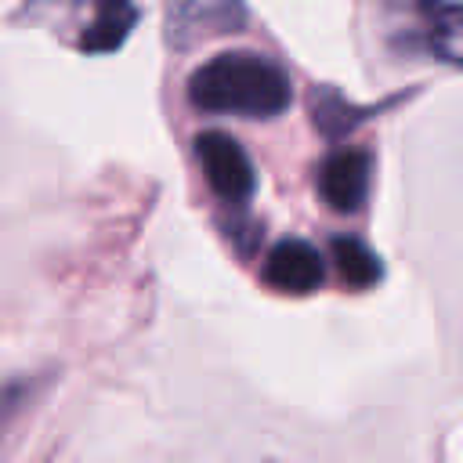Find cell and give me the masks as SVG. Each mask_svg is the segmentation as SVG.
<instances>
[{
    "instance_id": "1",
    "label": "cell",
    "mask_w": 463,
    "mask_h": 463,
    "mask_svg": "<svg viewBox=\"0 0 463 463\" xmlns=\"http://www.w3.org/2000/svg\"><path fill=\"white\" fill-rule=\"evenodd\" d=\"M188 101L203 112L271 119L289 109L293 87L275 61L253 51H224L192 72Z\"/></svg>"
},
{
    "instance_id": "2",
    "label": "cell",
    "mask_w": 463,
    "mask_h": 463,
    "mask_svg": "<svg viewBox=\"0 0 463 463\" xmlns=\"http://www.w3.org/2000/svg\"><path fill=\"white\" fill-rule=\"evenodd\" d=\"M250 25L242 0H166L163 36L174 51H192L217 36H235Z\"/></svg>"
},
{
    "instance_id": "3",
    "label": "cell",
    "mask_w": 463,
    "mask_h": 463,
    "mask_svg": "<svg viewBox=\"0 0 463 463\" xmlns=\"http://www.w3.org/2000/svg\"><path fill=\"white\" fill-rule=\"evenodd\" d=\"M195 159L203 166L206 184L224 203H246L253 192V163L242 145L221 130H206L195 137Z\"/></svg>"
},
{
    "instance_id": "4",
    "label": "cell",
    "mask_w": 463,
    "mask_h": 463,
    "mask_svg": "<svg viewBox=\"0 0 463 463\" xmlns=\"http://www.w3.org/2000/svg\"><path fill=\"white\" fill-rule=\"evenodd\" d=\"M416 29L409 40L438 61L463 69V4L459 0H412Z\"/></svg>"
},
{
    "instance_id": "5",
    "label": "cell",
    "mask_w": 463,
    "mask_h": 463,
    "mask_svg": "<svg viewBox=\"0 0 463 463\" xmlns=\"http://www.w3.org/2000/svg\"><path fill=\"white\" fill-rule=\"evenodd\" d=\"M369 174H373L369 152H362V148L333 152L318 170L322 203L333 206L336 213H354L369 195Z\"/></svg>"
},
{
    "instance_id": "6",
    "label": "cell",
    "mask_w": 463,
    "mask_h": 463,
    "mask_svg": "<svg viewBox=\"0 0 463 463\" xmlns=\"http://www.w3.org/2000/svg\"><path fill=\"white\" fill-rule=\"evenodd\" d=\"M326 279V268H322V257L307 246V242H297V239H286L271 250V257L264 260V282L282 289V293H315Z\"/></svg>"
},
{
    "instance_id": "7",
    "label": "cell",
    "mask_w": 463,
    "mask_h": 463,
    "mask_svg": "<svg viewBox=\"0 0 463 463\" xmlns=\"http://www.w3.org/2000/svg\"><path fill=\"white\" fill-rule=\"evenodd\" d=\"M134 25H137V7L130 0H94V18L80 33V51L112 54L123 47Z\"/></svg>"
},
{
    "instance_id": "8",
    "label": "cell",
    "mask_w": 463,
    "mask_h": 463,
    "mask_svg": "<svg viewBox=\"0 0 463 463\" xmlns=\"http://www.w3.org/2000/svg\"><path fill=\"white\" fill-rule=\"evenodd\" d=\"M333 257H336V268L340 275L354 286V289H365L380 279V260L369 246H362V239H336L333 242Z\"/></svg>"
},
{
    "instance_id": "9",
    "label": "cell",
    "mask_w": 463,
    "mask_h": 463,
    "mask_svg": "<svg viewBox=\"0 0 463 463\" xmlns=\"http://www.w3.org/2000/svg\"><path fill=\"white\" fill-rule=\"evenodd\" d=\"M311 116H315V123L322 127V134H329V137H340V134H347L358 119H365V112H362V109L347 105V101H344L336 90H329V87L315 90Z\"/></svg>"
}]
</instances>
